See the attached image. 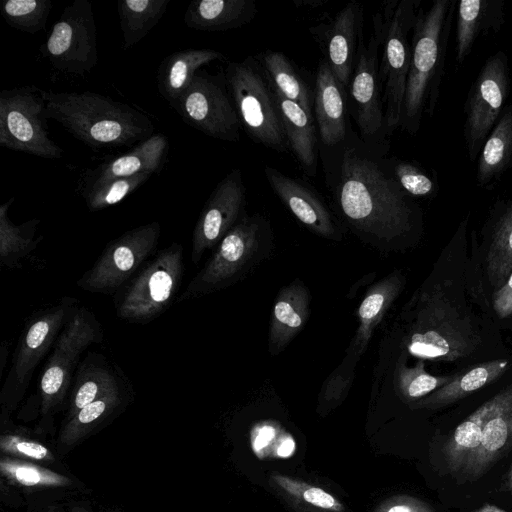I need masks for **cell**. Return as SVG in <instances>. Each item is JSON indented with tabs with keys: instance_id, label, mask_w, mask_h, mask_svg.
Listing matches in <instances>:
<instances>
[{
	"instance_id": "cell-1",
	"label": "cell",
	"mask_w": 512,
	"mask_h": 512,
	"mask_svg": "<svg viewBox=\"0 0 512 512\" xmlns=\"http://www.w3.org/2000/svg\"><path fill=\"white\" fill-rule=\"evenodd\" d=\"M388 148L369 147L349 127L346 140L320 151L325 182L337 209L355 231L392 241L414 231L421 209L394 179Z\"/></svg>"
},
{
	"instance_id": "cell-2",
	"label": "cell",
	"mask_w": 512,
	"mask_h": 512,
	"mask_svg": "<svg viewBox=\"0 0 512 512\" xmlns=\"http://www.w3.org/2000/svg\"><path fill=\"white\" fill-rule=\"evenodd\" d=\"M46 119H53L92 148L121 147L153 135L154 125L143 112L107 96L85 92L40 90Z\"/></svg>"
},
{
	"instance_id": "cell-3",
	"label": "cell",
	"mask_w": 512,
	"mask_h": 512,
	"mask_svg": "<svg viewBox=\"0 0 512 512\" xmlns=\"http://www.w3.org/2000/svg\"><path fill=\"white\" fill-rule=\"evenodd\" d=\"M456 2L435 0L419 7L411 35V60L400 129L415 135L424 115L431 118L440 96Z\"/></svg>"
},
{
	"instance_id": "cell-4",
	"label": "cell",
	"mask_w": 512,
	"mask_h": 512,
	"mask_svg": "<svg viewBox=\"0 0 512 512\" xmlns=\"http://www.w3.org/2000/svg\"><path fill=\"white\" fill-rule=\"evenodd\" d=\"M419 7L418 0H390L373 16V29L380 40L379 75L387 137L401 124L411 60V35Z\"/></svg>"
},
{
	"instance_id": "cell-5",
	"label": "cell",
	"mask_w": 512,
	"mask_h": 512,
	"mask_svg": "<svg viewBox=\"0 0 512 512\" xmlns=\"http://www.w3.org/2000/svg\"><path fill=\"white\" fill-rule=\"evenodd\" d=\"M224 78L247 135L266 148L288 153L289 142L274 91L256 56L228 63Z\"/></svg>"
},
{
	"instance_id": "cell-6",
	"label": "cell",
	"mask_w": 512,
	"mask_h": 512,
	"mask_svg": "<svg viewBox=\"0 0 512 512\" xmlns=\"http://www.w3.org/2000/svg\"><path fill=\"white\" fill-rule=\"evenodd\" d=\"M183 274V247L173 242L143 266L119 294L117 316L133 324L156 319L177 299Z\"/></svg>"
},
{
	"instance_id": "cell-7",
	"label": "cell",
	"mask_w": 512,
	"mask_h": 512,
	"mask_svg": "<svg viewBox=\"0 0 512 512\" xmlns=\"http://www.w3.org/2000/svg\"><path fill=\"white\" fill-rule=\"evenodd\" d=\"M102 340L103 330L94 313L79 306L61 330L42 370L38 392L43 417H49L63 404L83 352Z\"/></svg>"
},
{
	"instance_id": "cell-8",
	"label": "cell",
	"mask_w": 512,
	"mask_h": 512,
	"mask_svg": "<svg viewBox=\"0 0 512 512\" xmlns=\"http://www.w3.org/2000/svg\"><path fill=\"white\" fill-rule=\"evenodd\" d=\"M78 307V300L67 296L27 319L0 393L3 406L12 407L24 396L36 368Z\"/></svg>"
},
{
	"instance_id": "cell-9",
	"label": "cell",
	"mask_w": 512,
	"mask_h": 512,
	"mask_svg": "<svg viewBox=\"0 0 512 512\" xmlns=\"http://www.w3.org/2000/svg\"><path fill=\"white\" fill-rule=\"evenodd\" d=\"M476 340L468 320L436 293L422 301L407 349L422 360L454 361L471 353Z\"/></svg>"
},
{
	"instance_id": "cell-10",
	"label": "cell",
	"mask_w": 512,
	"mask_h": 512,
	"mask_svg": "<svg viewBox=\"0 0 512 512\" xmlns=\"http://www.w3.org/2000/svg\"><path fill=\"white\" fill-rule=\"evenodd\" d=\"M41 89L25 85L0 93V145L45 159H60L62 149L45 126Z\"/></svg>"
},
{
	"instance_id": "cell-11",
	"label": "cell",
	"mask_w": 512,
	"mask_h": 512,
	"mask_svg": "<svg viewBox=\"0 0 512 512\" xmlns=\"http://www.w3.org/2000/svg\"><path fill=\"white\" fill-rule=\"evenodd\" d=\"M265 224L258 214H244L219 242L215 252L184 292L177 297V302L207 295L236 281L255 256Z\"/></svg>"
},
{
	"instance_id": "cell-12",
	"label": "cell",
	"mask_w": 512,
	"mask_h": 512,
	"mask_svg": "<svg viewBox=\"0 0 512 512\" xmlns=\"http://www.w3.org/2000/svg\"><path fill=\"white\" fill-rule=\"evenodd\" d=\"M161 224L149 222L132 228L110 241L94 264L77 281L84 291L113 294L132 278L154 252Z\"/></svg>"
},
{
	"instance_id": "cell-13",
	"label": "cell",
	"mask_w": 512,
	"mask_h": 512,
	"mask_svg": "<svg viewBox=\"0 0 512 512\" xmlns=\"http://www.w3.org/2000/svg\"><path fill=\"white\" fill-rule=\"evenodd\" d=\"M509 89L508 57L499 50L483 64L464 104L463 138L471 162L477 160L485 140L499 120Z\"/></svg>"
},
{
	"instance_id": "cell-14",
	"label": "cell",
	"mask_w": 512,
	"mask_h": 512,
	"mask_svg": "<svg viewBox=\"0 0 512 512\" xmlns=\"http://www.w3.org/2000/svg\"><path fill=\"white\" fill-rule=\"evenodd\" d=\"M57 70L73 75L89 73L97 64V29L89 0L67 5L41 47Z\"/></svg>"
},
{
	"instance_id": "cell-15",
	"label": "cell",
	"mask_w": 512,
	"mask_h": 512,
	"mask_svg": "<svg viewBox=\"0 0 512 512\" xmlns=\"http://www.w3.org/2000/svg\"><path fill=\"white\" fill-rule=\"evenodd\" d=\"M379 57L380 40L373 29L368 42L363 44L360 50L348 97L351 104L350 113L356 122L361 141L369 147L388 148Z\"/></svg>"
},
{
	"instance_id": "cell-16",
	"label": "cell",
	"mask_w": 512,
	"mask_h": 512,
	"mask_svg": "<svg viewBox=\"0 0 512 512\" xmlns=\"http://www.w3.org/2000/svg\"><path fill=\"white\" fill-rule=\"evenodd\" d=\"M183 121L207 136L237 142L242 128L228 89L215 77L197 74L173 106Z\"/></svg>"
},
{
	"instance_id": "cell-17",
	"label": "cell",
	"mask_w": 512,
	"mask_h": 512,
	"mask_svg": "<svg viewBox=\"0 0 512 512\" xmlns=\"http://www.w3.org/2000/svg\"><path fill=\"white\" fill-rule=\"evenodd\" d=\"M246 186L242 171H230L214 188L195 224L191 258L199 262L203 254L217 246L244 215Z\"/></svg>"
},
{
	"instance_id": "cell-18",
	"label": "cell",
	"mask_w": 512,
	"mask_h": 512,
	"mask_svg": "<svg viewBox=\"0 0 512 512\" xmlns=\"http://www.w3.org/2000/svg\"><path fill=\"white\" fill-rule=\"evenodd\" d=\"M479 427V446L457 480L476 481L512 449V384L472 414Z\"/></svg>"
},
{
	"instance_id": "cell-19",
	"label": "cell",
	"mask_w": 512,
	"mask_h": 512,
	"mask_svg": "<svg viewBox=\"0 0 512 512\" xmlns=\"http://www.w3.org/2000/svg\"><path fill=\"white\" fill-rule=\"evenodd\" d=\"M264 175L284 206L306 228L323 238L332 240L341 238L334 216L313 187L270 165L264 166Z\"/></svg>"
},
{
	"instance_id": "cell-20",
	"label": "cell",
	"mask_w": 512,
	"mask_h": 512,
	"mask_svg": "<svg viewBox=\"0 0 512 512\" xmlns=\"http://www.w3.org/2000/svg\"><path fill=\"white\" fill-rule=\"evenodd\" d=\"M363 7L347 3L326 27V60L347 95L354 68L364 44Z\"/></svg>"
},
{
	"instance_id": "cell-21",
	"label": "cell",
	"mask_w": 512,
	"mask_h": 512,
	"mask_svg": "<svg viewBox=\"0 0 512 512\" xmlns=\"http://www.w3.org/2000/svg\"><path fill=\"white\" fill-rule=\"evenodd\" d=\"M347 95L336 79L328 61L319 62L314 89V112L320 146L332 148L343 143L349 132Z\"/></svg>"
},
{
	"instance_id": "cell-22",
	"label": "cell",
	"mask_w": 512,
	"mask_h": 512,
	"mask_svg": "<svg viewBox=\"0 0 512 512\" xmlns=\"http://www.w3.org/2000/svg\"><path fill=\"white\" fill-rule=\"evenodd\" d=\"M168 147L164 134H153L126 154L103 162L94 169L86 170L81 178V184L78 185L103 183L141 173L153 174L160 170Z\"/></svg>"
},
{
	"instance_id": "cell-23",
	"label": "cell",
	"mask_w": 512,
	"mask_h": 512,
	"mask_svg": "<svg viewBox=\"0 0 512 512\" xmlns=\"http://www.w3.org/2000/svg\"><path fill=\"white\" fill-rule=\"evenodd\" d=\"M456 61L460 66L477 39L498 33L505 22L504 0H461L456 3Z\"/></svg>"
},
{
	"instance_id": "cell-24",
	"label": "cell",
	"mask_w": 512,
	"mask_h": 512,
	"mask_svg": "<svg viewBox=\"0 0 512 512\" xmlns=\"http://www.w3.org/2000/svg\"><path fill=\"white\" fill-rule=\"evenodd\" d=\"M127 382L121 370L104 355L89 353L79 364L70 388L66 421L83 407Z\"/></svg>"
},
{
	"instance_id": "cell-25",
	"label": "cell",
	"mask_w": 512,
	"mask_h": 512,
	"mask_svg": "<svg viewBox=\"0 0 512 512\" xmlns=\"http://www.w3.org/2000/svg\"><path fill=\"white\" fill-rule=\"evenodd\" d=\"M310 293L301 281H294L279 292L271 315L269 351L277 355L302 330L310 313Z\"/></svg>"
},
{
	"instance_id": "cell-26",
	"label": "cell",
	"mask_w": 512,
	"mask_h": 512,
	"mask_svg": "<svg viewBox=\"0 0 512 512\" xmlns=\"http://www.w3.org/2000/svg\"><path fill=\"white\" fill-rule=\"evenodd\" d=\"M256 13L254 0H196L188 5L184 23L198 31L221 32L250 23Z\"/></svg>"
},
{
	"instance_id": "cell-27",
	"label": "cell",
	"mask_w": 512,
	"mask_h": 512,
	"mask_svg": "<svg viewBox=\"0 0 512 512\" xmlns=\"http://www.w3.org/2000/svg\"><path fill=\"white\" fill-rule=\"evenodd\" d=\"M512 169V103L506 104L477 158L476 184L492 190Z\"/></svg>"
},
{
	"instance_id": "cell-28",
	"label": "cell",
	"mask_w": 512,
	"mask_h": 512,
	"mask_svg": "<svg viewBox=\"0 0 512 512\" xmlns=\"http://www.w3.org/2000/svg\"><path fill=\"white\" fill-rule=\"evenodd\" d=\"M272 87V85H271ZM280 111L290 151L294 154L304 172L313 176L316 172L320 144L316 135L314 118L302 107L287 99L273 88Z\"/></svg>"
},
{
	"instance_id": "cell-29",
	"label": "cell",
	"mask_w": 512,
	"mask_h": 512,
	"mask_svg": "<svg viewBox=\"0 0 512 512\" xmlns=\"http://www.w3.org/2000/svg\"><path fill=\"white\" fill-rule=\"evenodd\" d=\"M213 49H185L167 56L158 70V89L173 107L197 75L200 67L223 59Z\"/></svg>"
},
{
	"instance_id": "cell-30",
	"label": "cell",
	"mask_w": 512,
	"mask_h": 512,
	"mask_svg": "<svg viewBox=\"0 0 512 512\" xmlns=\"http://www.w3.org/2000/svg\"><path fill=\"white\" fill-rule=\"evenodd\" d=\"M488 223L491 238L486 270L490 283L498 289L512 272V199L497 201Z\"/></svg>"
},
{
	"instance_id": "cell-31",
	"label": "cell",
	"mask_w": 512,
	"mask_h": 512,
	"mask_svg": "<svg viewBox=\"0 0 512 512\" xmlns=\"http://www.w3.org/2000/svg\"><path fill=\"white\" fill-rule=\"evenodd\" d=\"M509 367L506 359L492 360L474 366L453 378L428 396L412 403L413 408L436 409L450 405L499 378Z\"/></svg>"
},
{
	"instance_id": "cell-32",
	"label": "cell",
	"mask_w": 512,
	"mask_h": 512,
	"mask_svg": "<svg viewBox=\"0 0 512 512\" xmlns=\"http://www.w3.org/2000/svg\"><path fill=\"white\" fill-rule=\"evenodd\" d=\"M401 288V277L394 273L376 283L366 293L357 312L359 326L352 345L356 356L365 351L375 326L381 321Z\"/></svg>"
},
{
	"instance_id": "cell-33",
	"label": "cell",
	"mask_w": 512,
	"mask_h": 512,
	"mask_svg": "<svg viewBox=\"0 0 512 512\" xmlns=\"http://www.w3.org/2000/svg\"><path fill=\"white\" fill-rule=\"evenodd\" d=\"M270 84L287 99L294 101L311 117L314 105V92L289 61L278 51L265 50L256 56Z\"/></svg>"
},
{
	"instance_id": "cell-34",
	"label": "cell",
	"mask_w": 512,
	"mask_h": 512,
	"mask_svg": "<svg viewBox=\"0 0 512 512\" xmlns=\"http://www.w3.org/2000/svg\"><path fill=\"white\" fill-rule=\"evenodd\" d=\"M130 383L102 395L67 420L60 433V443L70 446L78 442L100 422L119 411L131 397Z\"/></svg>"
},
{
	"instance_id": "cell-35",
	"label": "cell",
	"mask_w": 512,
	"mask_h": 512,
	"mask_svg": "<svg viewBox=\"0 0 512 512\" xmlns=\"http://www.w3.org/2000/svg\"><path fill=\"white\" fill-rule=\"evenodd\" d=\"M14 197L0 206V262L2 267L17 268L22 260L39 245L42 237L36 236L39 219H30L20 225L9 218Z\"/></svg>"
},
{
	"instance_id": "cell-36",
	"label": "cell",
	"mask_w": 512,
	"mask_h": 512,
	"mask_svg": "<svg viewBox=\"0 0 512 512\" xmlns=\"http://www.w3.org/2000/svg\"><path fill=\"white\" fill-rule=\"evenodd\" d=\"M170 0H121L117 2L123 49L139 43L163 17Z\"/></svg>"
},
{
	"instance_id": "cell-37",
	"label": "cell",
	"mask_w": 512,
	"mask_h": 512,
	"mask_svg": "<svg viewBox=\"0 0 512 512\" xmlns=\"http://www.w3.org/2000/svg\"><path fill=\"white\" fill-rule=\"evenodd\" d=\"M271 483L285 496L303 507L321 512H344L345 507L333 494L302 480L274 472Z\"/></svg>"
},
{
	"instance_id": "cell-38",
	"label": "cell",
	"mask_w": 512,
	"mask_h": 512,
	"mask_svg": "<svg viewBox=\"0 0 512 512\" xmlns=\"http://www.w3.org/2000/svg\"><path fill=\"white\" fill-rule=\"evenodd\" d=\"M151 173H141L130 177L117 178L103 183L78 185L89 211H99L113 206L143 185Z\"/></svg>"
},
{
	"instance_id": "cell-39",
	"label": "cell",
	"mask_w": 512,
	"mask_h": 512,
	"mask_svg": "<svg viewBox=\"0 0 512 512\" xmlns=\"http://www.w3.org/2000/svg\"><path fill=\"white\" fill-rule=\"evenodd\" d=\"M51 9V0H7L0 12L10 27L35 34L45 29Z\"/></svg>"
},
{
	"instance_id": "cell-40",
	"label": "cell",
	"mask_w": 512,
	"mask_h": 512,
	"mask_svg": "<svg viewBox=\"0 0 512 512\" xmlns=\"http://www.w3.org/2000/svg\"><path fill=\"white\" fill-rule=\"evenodd\" d=\"M2 476L11 482L29 488L65 487L71 484V479L29 462L2 457L0 461Z\"/></svg>"
},
{
	"instance_id": "cell-41",
	"label": "cell",
	"mask_w": 512,
	"mask_h": 512,
	"mask_svg": "<svg viewBox=\"0 0 512 512\" xmlns=\"http://www.w3.org/2000/svg\"><path fill=\"white\" fill-rule=\"evenodd\" d=\"M452 376H434L429 374L423 361L414 367L399 365L395 373V382L400 396L407 402H416L448 383Z\"/></svg>"
},
{
	"instance_id": "cell-42",
	"label": "cell",
	"mask_w": 512,
	"mask_h": 512,
	"mask_svg": "<svg viewBox=\"0 0 512 512\" xmlns=\"http://www.w3.org/2000/svg\"><path fill=\"white\" fill-rule=\"evenodd\" d=\"M387 160L394 179L410 196L429 197L437 192V178L420 165L396 157H388Z\"/></svg>"
},
{
	"instance_id": "cell-43",
	"label": "cell",
	"mask_w": 512,
	"mask_h": 512,
	"mask_svg": "<svg viewBox=\"0 0 512 512\" xmlns=\"http://www.w3.org/2000/svg\"><path fill=\"white\" fill-rule=\"evenodd\" d=\"M3 453L36 461H52L51 451L44 445L19 435L3 434L0 438Z\"/></svg>"
},
{
	"instance_id": "cell-44",
	"label": "cell",
	"mask_w": 512,
	"mask_h": 512,
	"mask_svg": "<svg viewBox=\"0 0 512 512\" xmlns=\"http://www.w3.org/2000/svg\"><path fill=\"white\" fill-rule=\"evenodd\" d=\"M374 512H435V509L419 498L398 495L385 500Z\"/></svg>"
},
{
	"instance_id": "cell-45",
	"label": "cell",
	"mask_w": 512,
	"mask_h": 512,
	"mask_svg": "<svg viewBox=\"0 0 512 512\" xmlns=\"http://www.w3.org/2000/svg\"><path fill=\"white\" fill-rule=\"evenodd\" d=\"M493 308L500 318L512 315V272L493 295Z\"/></svg>"
},
{
	"instance_id": "cell-46",
	"label": "cell",
	"mask_w": 512,
	"mask_h": 512,
	"mask_svg": "<svg viewBox=\"0 0 512 512\" xmlns=\"http://www.w3.org/2000/svg\"><path fill=\"white\" fill-rule=\"evenodd\" d=\"M10 344V341H3L0 347V379L3 377L4 368L7 363V356Z\"/></svg>"
},
{
	"instance_id": "cell-47",
	"label": "cell",
	"mask_w": 512,
	"mask_h": 512,
	"mask_svg": "<svg viewBox=\"0 0 512 512\" xmlns=\"http://www.w3.org/2000/svg\"><path fill=\"white\" fill-rule=\"evenodd\" d=\"M470 512H507L504 509H501L500 507L490 504V503H484L482 506H480L477 509H474Z\"/></svg>"
},
{
	"instance_id": "cell-48",
	"label": "cell",
	"mask_w": 512,
	"mask_h": 512,
	"mask_svg": "<svg viewBox=\"0 0 512 512\" xmlns=\"http://www.w3.org/2000/svg\"><path fill=\"white\" fill-rule=\"evenodd\" d=\"M504 489L512 496V464L504 479Z\"/></svg>"
},
{
	"instance_id": "cell-49",
	"label": "cell",
	"mask_w": 512,
	"mask_h": 512,
	"mask_svg": "<svg viewBox=\"0 0 512 512\" xmlns=\"http://www.w3.org/2000/svg\"><path fill=\"white\" fill-rule=\"evenodd\" d=\"M66 512H90V511H88L85 508L80 507V506H71L68 508V510Z\"/></svg>"
}]
</instances>
